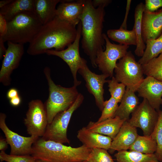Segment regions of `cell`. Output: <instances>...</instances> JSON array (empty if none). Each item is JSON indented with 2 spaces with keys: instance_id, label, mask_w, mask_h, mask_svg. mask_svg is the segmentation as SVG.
<instances>
[{
  "instance_id": "1",
  "label": "cell",
  "mask_w": 162,
  "mask_h": 162,
  "mask_svg": "<svg viewBox=\"0 0 162 162\" xmlns=\"http://www.w3.org/2000/svg\"><path fill=\"white\" fill-rule=\"evenodd\" d=\"M77 35L76 26L56 16L43 25L33 40L29 44L27 53L35 56L46 53L54 48L61 51L72 43Z\"/></svg>"
},
{
  "instance_id": "2",
  "label": "cell",
  "mask_w": 162,
  "mask_h": 162,
  "mask_svg": "<svg viewBox=\"0 0 162 162\" xmlns=\"http://www.w3.org/2000/svg\"><path fill=\"white\" fill-rule=\"evenodd\" d=\"M83 12L80 19L82 25V47L89 57L92 66L96 68L97 54L104 51L105 41L103 33L105 14V5L96 8L92 0H84Z\"/></svg>"
},
{
  "instance_id": "3",
  "label": "cell",
  "mask_w": 162,
  "mask_h": 162,
  "mask_svg": "<svg viewBox=\"0 0 162 162\" xmlns=\"http://www.w3.org/2000/svg\"><path fill=\"white\" fill-rule=\"evenodd\" d=\"M91 150L83 145L73 147L39 137L32 145L31 155L48 162H80L87 160Z\"/></svg>"
},
{
  "instance_id": "4",
  "label": "cell",
  "mask_w": 162,
  "mask_h": 162,
  "mask_svg": "<svg viewBox=\"0 0 162 162\" xmlns=\"http://www.w3.org/2000/svg\"><path fill=\"white\" fill-rule=\"evenodd\" d=\"M43 25L34 12H23L7 22V32L1 37L4 42L10 41L23 45L29 44Z\"/></svg>"
},
{
  "instance_id": "5",
  "label": "cell",
  "mask_w": 162,
  "mask_h": 162,
  "mask_svg": "<svg viewBox=\"0 0 162 162\" xmlns=\"http://www.w3.org/2000/svg\"><path fill=\"white\" fill-rule=\"evenodd\" d=\"M44 72L49 87V97L45 106L50 124L57 114L71 106L79 93L75 86L66 88L56 84L51 79L50 70L48 67L44 68Z\"/></svg>"
},
{
  "instance_id": "6",
  "label": "cell",
  "mask_w": 162,
  "mask_h": 162,
  "mask_svg": "<svg viewBox=\"0 0 162 162\" xmlns=\"http://www.w3.org/2000/svg\"><path fill=\"white\" fill-rule=\"evenodd\" d=\"M114 71L117 81L135 92L144 79L142 65L136 61L131 51L119 60Z\"/></svg>"
},
{
  "instance_id": "7",
  "label": "cell",
  "mask_w": 162,
  "mask_h": 162,
  "mask_svg": "<svg viewBox=\"0 0 162 162\" xmlns=\"http://www.w3.org/2000/svg\"><path fill=\"white\" fill-rule=\"evenodd\" d=\"M82 94L79 93L75 101L67 110L57 114L51 122L48 124L45 133L42 137L62 143H69L67 130L73 114L81 105L84 100Z\"/></svg>"
},
{
  "instance_id": "8",
  "label": "cell",
  "mask_w": 162,
  "mask_h": 162,
  "mask_svg": "<svg viewBox=\"0 0 162 162\" xmlns=\"http://www.w3.org/2000/svg\"><path fill=\"white\" fill-rule=\"evenodd\" d=\"M82 25L80 22L77 25V35L74 41L67 48L61 51L51 49L47 50L46 53L48 55L58 56L65 62L68 65L72 74L74 79V85L77 87L81 82L77 79L78 70L87 64V61L81 58L79 53V43L81 36Z\"/></svg>"
},
{
  "instance_id": "9",
  "label": "cell",
  "mask_w": 162,
  "mask_h": 162,
  "mask_svg": "<svg viewBox=\"0 0 162 162\" xmlns=\"http://www.w3.org/2000/svg\"><path fill=\"white\" fill-rule=\"evenodd\" d=\"M103 36L105 41V50L97 54L96 63L103 74L112 77L117 60L126 54L129 46L112 43L106 35L104 33Z\"/></svg>"
},
{
  "instance_id": "10",
  "label": "cell",
  "mask_w": 162,
  "mask_h": 162,
  "mask_svg": "<svg viewBox=\"0 0 162 162\" xmlns=\"http://www.w3.org/2000/svg\"><path fill=\"white\" fill-rule=\"evenodd\" d=\"M24 123L30 136H43L48 123L45 106L41 100H33L29 103Z\"/></svg>"
},
{
  "instance_id": "11",
  "label": "cell",
  "mask_w": 162,
  "mask_h": 162,
  "mask_svg": "<svg viewBox=\"0 0 162 162\" xmlns=\"http://www.w3.org/2000/svg\"><path fill=\"white\" fill-rule=\"evenodd\" d=\"M128 121L132 126L139 128L142 131L143 135L150 136L157 122L159 114L149 103L143 99L132 113Z\"/></svg>"
},
{
  "instance_id": "12",
  "label": "cell",
  "mask_w": 162,
  "mask_h": 162,
  "mask_svg": "<svg viewBox=\"0 0 162 162\" xmlns=\"http://www.w3.org/2000/svg\"><path fill=\"white\" fill-rule=\"evenodd\" d=\"M6 117L4 113H0V128L5 135L8 144L10 146V154L31 155L32 145L39 138L33 136H22L12 131L6 123Z\"/></svg>"
},
{
  "instance_id": "13",
  "label": "cell",
  "mask_w": 162,
  "mask_h": 162,
  "mask_svg": "<svg viewBox=\"0 0 162 162\" xmlns=\"http://www.w3.org/2000/svg\"><path fill=\"white\" fill-rule=\"evenodd\" d=\"M0 70V82L4 86L11 83V75L17 68L24 54L23 45L8 41Z\"/></svg>"
},
{
  "instance_id": "14",
  "label": "cell",
  "mask_w": 162,
  "mask_h": 162,
  "mask_svg": "<svg viewBox=\"0 0 162 162\" xmlns=\"http://www.w3.org/2000/svg\"><path fill=\"white\" fill-rule=\"evenodd\" d=\"M78 72L85 80L86 86L88 91L93 95L96 105L102 111L104 102V86L107 82V80L106 79L109 76L104 74H97L92 72L87 64L80 69Z\"/></svg>"
},
{
  "instance_id": "15",
  "label": "cell",
  "mask_w": 162,
  "mask_h": 162,
  "mask_svg": "<svg viewBox=\"0 0 162 162\" xmlns=\"http://www.w3.org/2000/svg\"><path fill=\"white\" fill-rule=\"evenodd\" d=\"M137 92L138 96L147 100L150 104L159 111L162 100V81L150 76L144 78Z\"/></svg>"
},
{
  "instance_id": "16",
  "label": "cell",
  "mask_w": 162,
  "mask_h": 162,
  "mask_svg": "<svg viewBox=\"0 0 162 162\" xmlns=\"http://www.w3.org/2000/svg\"><path fill=\"white\" fill-rule=\"evenodd\" d=\"M142 35L145 43L162 34V8L154 12L145 10L142 20Z\"/></svg>"
},
{
  "instance_id": "17",
  "label": "cell",
  "mask_w": 162,
  "mask_h": 162,
  "mask_svg": "<svg viewBox=\"0 0 162 162\" xmlns=\"http://www.w3.org/2000/svg\"><path fill=\"white\" fill-rule=\"evenodd\" d=\"M138 136L136 128L131 125L128 121H125L112 140L109 150L112 153L115 151L119 152L129 149Z\"/></svg>"
},
{
  "instance_id": "18",
  "label": "cell",
  "mask_w": 162,
  "mask_h": 162,
  "mask_svg": "<svg viewBox=\"0 0 162 162\" xmlns=\"http://www.w3.org/2000/svg\"><path fill=\"white\" fill-rule=\"evenodd\" d=\"M84 7V0H61L57 8V16L76 26L80 22Z\"/></svg>"
},
{
  "instance_id": "19",
  "label": "cell",
  "mask_w": 162,
  "mask_h": 162,
  "mask_svg": "<svg viewBox=\"0 0 162 162\" xmlns=\"http://www.w3.org/2000/svg\"><path fill=\"white\" fill-rule=\"evenodd\" d=\"M77 137L83 145L91 149L99 148L109 150L112 140L110 137L91 131L86 127L78 130Z\"/></svg>"
},
{
  "instance_id": "20",
  "label": "cell",
  "mask_w": 162,
  "mask_h": 162,
  "mask_svg": "<svg viewBox=\"0 0 162 162\" xmlns=\"http://www.w3.org/2000/svg\"><path fill=\"white\" fill-rule=\"evenodd\" d=\"M126 121L116 116L100 122L90 121L86 127L91 131L105 135L113 140Z\"/></svg>"
},
{
  "instance_id": "21",
  "label": "cell",
  "mask_w": 162,
  "mask_h": 162,
  "mask_svg": "<svg viewBox=\"0 0 162 162\" xmlns=\"http://www.w3.org/2000/svg\"><path fill=\"white\" fill-rule=\"evenodd\" d=\"M60 0H34V12L43 25L57 16L56 6Z\"/></svg>"
},
{
  "instance_id": "22",
  "label": "cell",
  "mask_w": 162,
  "mask_h": 162,
  "mask_svg": "<svg viewBox=\"0 0 162 162\" xmlns=\"http://www.w3.org/2000/svg\"><path fill=\"white\" fill-rule=\"evenodd\" d=\"M135 92L126 88L114 117L117 116L121 119L127 121L129 119L130 115L134 111L139 104V99Z\"/></svg>"
},
{
  "instance_id": "23",
  "label": "cell",
  "mask_w": 162,
  "mask_h": 162,
  "mask_svg": "<svg viewBox=\"0 0 162 162\" xmlns=\"http://www.w3.org/2000/svg\"><path fill=\"white\" fill-rule=\"evenodd\" d=\"M34 0H13L8 5L0 8L2 14L8 22L17 15L25 12H34Z\"/></svg>"
},
{
  "instance_id": "24",
  "label": "cell",
  "mask_w": 162,
  "mask_h": 162,
  "mask_svg": "<svg viewBox=\"0 0 162 162\" xmlns=\"http://www.w3.org/2000/svg\"><path fill=\"white\" fill-rule=\"evenodd\" d=\"M145 10V4L141 2L136 6L134 12V23L133 30L134 31L136 38V48L134 51L135 55L142 57L146 48L142 35V20Z\"/></svg>"
},
{
  "instance_id": "25",
  "label": "cell",
  "mask_w": 162,
  "mask_h": 162,
  "mask_svg": "<svg viewBox=\"0 0 162 162\" xmlns=\"http://www.w3.org/2000/svg\"><path fill=\"white\" fill-rule=\"evenodd\" d=\"M114 156L117 162H159L154 154H144L133 151L118 152Z\"/></svg>"
},
{
  "instance_id": "26",
  "label": "cell",
  "mask_w": 162,
  "mask_h": 162,
  "mask_svg": "<svg viewBox=\"0 0 162 162\" xmlns=\"http://www.w3.org/2000/svg\"><path fill=\"white\" fill-rule=\"evenodd\" d=\"M107 34L108 38L120 44L136 46V36L133 29L128 30L121 28L117 29H110L107 31Z\"/></svg>"
},
{
  "instance_id": "27",
  "label": "cell",
  "mask_w": 162,
  "mask_h": 162,
  "mask_svg": "<svg viewBox=\"0 0 162 162\" xmlns=\"http://www.w3.org/2000/svg\"><path fill=\"white\" fill-rule=\"evenodd\" d=\"M157 149L156 142L151 135H138L129 150L130 151L148 154H154Z\"/></svg>"
},
{
  "instance_id": "28",
  "label": "cell",
  "mask_w": 162,
  "mask_h": 162,
  "mask_svg": "<svg viewBox=\"0 0 162 162\" xmlns=\"http://www.w3.org/2000/svg\"><path fill=\"white\" fill-rule=\"evenodd\" d=\"M143 54L138 62L145 64L162 53V34L157 38L147 41Z\"/></svg>"
},
{
  "instance_id": "29",
  "label": "cell",
  "mask_w": 162,
  "mask_h": 162,
  "mask_svg": "<svg viewBox=\"0 0 162 162\" xmlns=\"http://www.w3.org/2000/svg\"><path fill=\"white\" fill-rule=\"evenodd\" d=\"M142 66L144 74L162 81V53Z\"/></svg>"
},
{
  "instance_id": "30",
  "label": "cell",
  "mask_w": 162,
  "mask_h": 162,
  "mask_svg": "<svg viewBox=\"0 0 162 162\" xmlns=\"http://www.w3.org/2000/svg\"><path fill=\"white\" fill-rule=\"evenodd\" d=\"M159 116L157 122L151 136L156 141L157 149L154 154L158 160L162 161V111H158Z\"/></svg>"
},
{
  "instance_id": "31",
  "label": "cell",
  "mask_w": 162,
  "mask_h": 162,
  "mask_svg": "<svg viewBox=\"0 0 162 162\" xmlns=\"http://www.w3.org/2000/svg\"><path fill=\"white\" fill-rule=\"evenodd\" d=\"M111 80H107L109 91L111 97L120 103L126 91V86L123 84L118 82L114 76Z\"/></svg>"
},
{
  "instance_id": "32",
  "label": "cell",
  "mask_w": 162,
  "mask_h": 162,
  "mask_svg": "<svg viewBox=\"0 0 162 162\" xmlns=\"http://www.w3.org/2000/svg\"><path fill=\"white\" fill-rule=\"evenodd\" d=\"M118 103L116 99L112 97L109 100L104 101L101 115L97 122H100L113 117L118 108Z\"/></svg>"
},
{
  "instance_id": "33",
  "label": "cell",
  "mask_w": 162,
  "mask_h": 162,
  "mask_svg": "<svg viewBox=\"0 0 162 162\" xmlns=\"http://www.w3.org/2000/svg\"><path fill=\"white\" fill-rule=\"evenodd\" d=\"M87 160L88 162H114L107 150L99 148L91 149Z\"/></svg>"
},
{
  "instance_id": "34",
  "label": "cell",
  "mask_w": 162,
  "mask_h": 162,
  "mask_svg": "<svg viewBox=\"0 0 162 162\" xmlns=\"http://www.w3.org/2000/svg\"><path fill=\"white\" fill-rule=\"evenodd\" d=\"M1 162H35L36 159L32 155H19L8 154L4 151L0 153Z\"/></svg>"
},
{
  "instance_id": "35",
  "label": "cell",
  "mask_w": 162,
  "mask_h": 162,
  "mask_svg": "<svg viewBox=\"0 0 162 162\" xmlns=\"http://www.w3.org/2000/svg\"><path fill=\"white\" fill-rule=\"evenodd\" d=\"M162 7V0H146L145 10L150 12L157 11Z\"/></svg>"
},
{
  "instance_id": "36",
  "label": "cell",
  "mask_w": 162,
  "mask_h": 162,
  "mask_svg": "<svg viewBox=\"0 0 162 162\" xmlns=\"http://www.w3.org/2000/svg\"><path fill=\"white\" fill-rule=\"evenodd\" d=\"M7 29V21L4 17L0 14V36H3Z\"/></svg>"
},
{
  "instance_id": "37",
  "label": "cell",
  "mask_w": 162,
  "mask_h": 162,
  "mask_svg": "<svg viewBox=\"0 0 162 162\" xmlns=\"http://www.w3.org/2000/svg\"><path fill=\"white\" fill-rule=\"evenodd\" d=\"M131 1L130 0H128L127 2V5L126 7V11L125 17L123 22L120 28H123L125 29H127V21L128 16L129 12L130 3Z\"/></svg>"
},
{
  "instance_id": "38",
  "label": "cell",
  "mask_w": 162,
  "mask_h": 162,
  "mask_svg": "<svg viewBox=\"0 0 162 162\" xmlns=\"http://www.w3.org/2000/svg\"><path fill=\"white\" fill-rule=\"evenodd\" d=\"M92 4L95 8L102 5H105L107 6L111 2L110 0H94L92 1Z\"/></svg>"
},
{
  "instance_id": "39",
  "label": "cell",
  "mask_w": 162,
  "mask_h": 162,
  "mask_svg": "<svg viewBox=\"0 0 162 162\" xmlns=\"http://www.w3.org/2000/svg\"><path fill=\"white\" fill-rule=\"evenodd\" d=\"M6 95L7 98L10 100L19 96L18 91L15 88H11L8 91Z\"/></svg>"
},
{
  "instance_id": "40",
  "label": "cell",
  "mask_w": 162,
  "mask_h": 162,
  "mask_svg": "<svg viewBox=\"0 0 162 162\" xmlns=\"http://www.w3.org/2000/svg\"><path fill=\"white\" fill-rule=\"evenodd\" d=\"M4 42L3 41L2 38L0 37V58L2 59L4 56L6 51L7 49L6 48L4 45Z\"/></svg>"
},
{
  "instance_id": "41",
  "label": "cell",
  "mask_w": 162,
  "mask_h": 162,
  "mask_svg": "<svg viewBox=\"0 0 162 162\" xmlns=\"http://www.w3.org/2000/svg\"><path fill=\"white\" fill-rule=\"evenodd\" d=\"M9 102L11 105L16 107L19 106L21 104V99L20 97L18 96L9 100Z\"/></svg>"
},
{
  "instance_id": "42",
  "label": "cell",
  "mask_w": 162,
  "mask_h": 162,
  "mask_svg": "<svg viewBox=\"0 0 162 162\" xmlns=\"http://www.w3.org/2000/svg\"><path fill=\"white\" fill-rule=\"evenodd\" d=\"M8 143L6 139L1 138L0 139V150L4 151L8 148Z\"/></svg>"
},
{
  "instance_id": "43",
  "label": "cell",
  "mask_w": 162,
  "mask_h": 162,
  "mask_svg": "<svg viewBox=\"0 0 162 162\" xmlns=\"http://www.w3.org/2000/svg\"><path fill=\"white\" fill-rule=\"evenodd\" d=\"M13 0H4L0 1V8H2L11 3Z\"/></svg>"
},
{
  "instance_id": "44",
  "label": "cell",
  "mask_w": 162,
  "mask_h": 162,
  "mask_svg": "<svg viewBox=\"0 0 162 162\" xmlns=\"http://www.w3.org/2000/svg\"><path fill=\"white\" fill-rule=\"evenodd\" d=\"M35 162H48L45 161L41 160H36Z\"/></svg>"
},
{
  "instance_id": "45",
  "label": "cell",
  "mask_w": 162,
  "mask_h": 162,
  "mask_svg": "<svg viewBox=\"0 0 162 162\" xmlns=\"http://www.w3.org/2000/svg\"><path fill=\"white\" fill-rule=\"evenodd\" d=\"M88 162V161H87V160H85V161H81V162Z\"/></svg>"
},
{
  "instance_id": "46",
  "label": "cell",
  "mask_w": 162,
  "mask_h": 162,
  "mask_svg": "<svg viewBox=\"0 0 162 162\" xmlns=\"http://www.w3.org/2000/svg\"><path fill=\"white\" fill-rule=\"evenodd\" d=\"M162 162V161H161V162Z\"/></svg>"
},
{
  "instance_id": "47",
  "label": "cell",
  "mask_w": 162,
  "mask_h": 162,
  "mask_svg": "<svg viewBox=\"0 0 162 162\" xmlns=\"http://www.w3.org/2000/svg\"></svg>"
},
{
  "instance_id": "48",
  "label": "cell",
  "mask_w": 162,
  "mask_h": 162,
  "mask_svg": "<svg viewBox=\"0 0 162 162\" xmlns=\"http://www.w3.org/2000/svg\"></svg>"
}]
</instances>
